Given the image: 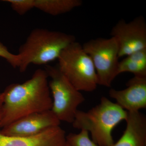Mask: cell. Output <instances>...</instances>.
<instances>
[{
    "instance_id": "cell-1",
    "label": "cell",
    "mask_w": 146,
    "mask_h": 146,
    "mask_svg": "<svg viewBox=\"0 0 146 146\" xmlns=\"http://www.w3.org/2000/svg\"><path fill=\"white\" fill-rule=\"evenodd\" d=\"M3 93L1 128L27 115L51 110L52 107L48 77L45 69H37L23 83L11 84Z\"/></svg>"
},
{
    "instance_id": "cell-2",
    "label": "cell",
    "mask_w": 146,
    "mask_h": 146,
    "mask_svg": "<svg viewBox=\"0 0 146 146\" xmlns=\"http://www.w3.org/2000/svg\"><path fill=\"white\" fill-rule=\"evenodd\" d=\"M75 41V37L72 35L46 29H34L18 50L19 71L24 72L31 64L46 65L58 59L63 50Z\"/></svg>"
},
{
    "instance_id": "cell-3",
    "label": "cell",
    "mask_w": 146,
    "mask_h": 146,
    "mask_svg": "<svg viewBox=\"0 0 146 146\" xmlns=\"http://www.w3.org/2000/svg\"><path fill=\"white\" fill-rule=\"evenodd\" d=\"M128 112L116 103L105 97L99 104L87 112L78 110L73 127L90 133L92 140L99 146H112L114 144L112 131L121 121L126 120Z\"/></svg>"
},
{
    "instance_id": "cell-4",
    "label": "cell",
    "mask_w": 146,
    "mask_h": 146,
    "mask_svg": "<svg viewBox=\"0 0 146 146\" xmlns=\"http://www.w3.org/2000/svg\"><path fill=\"white\" fill-rule=\"evenodd\" d=\"M57 60L59 70L79 91L92 92L96 89L98 77L94 63L78 42L66 47Z\"/></svg>"
},
{
    "instance_id": "cell-5",
    "label": "cell",
    "mask_w": 146,
    "mask_h": 146,
    "mask_svg": "<svg viewBox=\"0 0 146 146\" xmlns=\"http://www.w3.org/2000/svg\"><path fill=\"white\" fill-rule=\"evenodd\" d=\"M45 70L50 78L48 86L52 100L51 110L60 121L72 123L78 108L84 102L85 98L57 67L47 65Z\"/></svg>"
},
{
    "instance_id": "cell-6",
    "label": "cell",
    "mask_w": 146,
    "mask_h": 146,
    "mask_svg": "<svg viewBox=\"0 0 146 146\" xmlns=\"http://www.w3.org/2000/svg\"><path fill=\"white\" fill-rule=\"evenodd\" d=\"M84 50L91 58L98 77V85L110 87L117 76L119 48L116 39L97 38L84 43Z\"/></svg>"
},
{
    "instance_id": "cell-7",
    "label": "cell",
    "mask_w": 146,
    "mask_h": 146,
    "mask_svg": "<svg viewBox=\"0 0 146 146\" xmlns=\"http://www.w3.org/2000/svg\"><path fill=\"white\" fill-rule=\"evenodd\" d=\"M110 35L116 39L119 48V58L127 56L146 48V23L139 16L127 23L120 20L112 27Z\"/></svg>"
},
{
    "instance_id": "cell-8",
    "label": "cell",
    "mask_w": 146,
    "mask_h": 146,
    "mask_svg": "<svg viewBox=\"0 0 146 146\" xmlns=\"http://www.w3.org/2000/svg\"><path fill=\"white\" fill-rule=\"evenodd\" d=\"M60 121L51 110L36 112L18 119L2 128L3 135L13 137L34 136L50 128L58 126Z\"/></svg>"
},
{
    "instance_id": "cell-9",
    "label": "cell",
    "mask_w": 146,
    "mask_h": 146,
    "mask_svg": "<svg viewBox=\"0 0 146 146\" xmlns=\"http://www.w3.org/2000/svg\"><path fill=\"white\" fill-rule=\"evenodd\" d=\"M125 89H112L110 97L127 112H137L146 108V76H134L127 83Z\"/></svg>"
},
{
    "instance_id": "cell-10",
    "label": "cell",
    "mask_w": 146,
    "mask_h": 146,
    "mask_svg": "<svg viewBox=\"0 0 146 146\" xmlns=\"http://www.w3.org/2000/svg\"><path fill=\"white\" fill-rule=\"evenodd\" d=\"M0 127V146H65V131L60 126L50 128L29 137H13L3 135Z\"/></svg>"
},
{
    "instance_id": "cell-11",
    "label": "cell",
    "mask_w": 146,
    "mask_h": 146,
    "mask_svg": "<svg viewBox=\"0 0 146 146\" xmlns=\"http://www.w3.org/2000/svg\"><path fill=\"white\" fill-rule=\"evenodd\" d=\"M126 128L112 146H146V118L139 111L128 112Z\"/></svg>"
},
{
    "instance_id": "cell-12",
    "label": "cell",
    "mask_w": 146,
    "mask_h": 146,
    "mask_svg": "<svg viewBox=\"0 0 146 146\" xmlns=\"http://www.w3.org/2000/svg\"><path fill=\"white\" fill-rule=\"evenodd\" d=\"M127 72L134 76H146V48L132 53L119 62L117 76Z\"/></svg>"
},
{
    "instance_id": "cell-13",
    "label": "cell",
    "mask_w": 146,
    "mask_h": 146,
    "mask_svg": "<svg viewBox=\"0 0 146 146\" xmlns=\"http://www.w3.org/2000/svg\"><path fill=\"white\" fill-rule=\"evenodd\" d=\"M82 4L81 0H35V8L53 16L68 13Z\"/></svg>"
},
{
    "instance_id": "cell-14",
    "label": "cell",
    "mask_w": 146,
    "mask_h": 146,
    "mask_svg": "<svg viewBox=\"0 0 146 146\" xmlns=\"http://www.w3.org/2000/svg\"><path fill=\"white\" fill-rule=\"evenodd\" d=\"M66 140L70 146H99L90 139L89 132L83 129L78 133H70Z\"/></svg>"
},
{
    "instance_id": "cell-15",
    "label": "cell",
    "mask_w": 146,
    "mask_h": 146,
    "mask_svg": "<svg viewBox=\"0 0 146 146\" xmlns=\"http://www.w3.org/2000/svg\"><path fill=\"white\" fill-rule=\"evenodd\" d=\"M19 15H24L35 8V0H5Z\"/></svg>"
},
{
    "instance_id": "cell-16",
    "label": "cell",
    "mask_w": 146,
    "mask_h": 146,
    "mask_svg": "<svg viewBox=\"0 0 146 146\" xmlns=\"http://www.w3.org/2000/svg\"><path fill=\"white\" fill-rule=\"evenodd\" d=\"M0 57L5 59L13 68H19L20 64V59L17 54L11 52L7 47L0 42Z\"/></svg>"
},
{
    "instance_id": "cell-17",
    "label": "cell",
    "mask_w": 146,
    "mask_h": 146,
    "mask_svg": "<svg viewBox=\"0 0 146 146\" xmlns=\"http://www.w3.org/2000/svg\"><path fill=\"white\" fill-rule=\"evenodd\" d=\"M3 93H0V121L3 115Z\"/></svg>"
},
{
    "instance_id": "cell-18",
    "label": "cell",
    "mask_w": 146,
    "mask_h": 146,
    "mask_svg": "<svg viewBox=\"0 0 146 146\" xmlns=\"http://www.w3.org/2000/svg\"><path fill=\"white\" fill-rule=\"evenodd\" d=\"M65 146H70V145H69V144H68V143H67V142H66V144H65Z\"/></svg>"
}]
</instances>
